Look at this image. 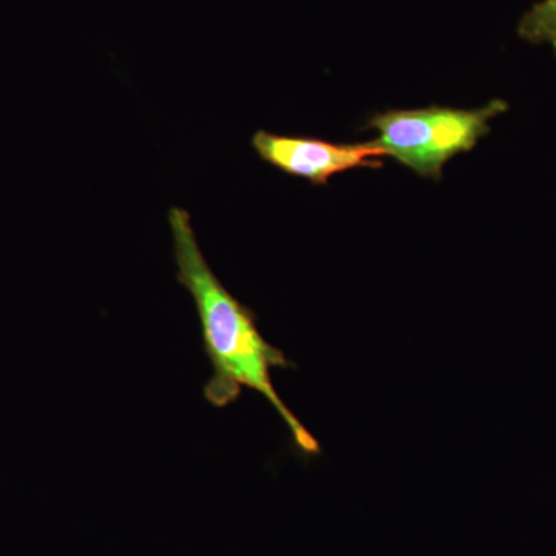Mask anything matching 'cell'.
Masks as SVG:
<instances>
[{
  "label": "cell",
  "mask_w": 556,
  "mask_h": 556,
  "mask_svg": "<svg viewBox=\"0 0 556 556\" xmlns=\"http://www.w3.org/2000/svg\"><path fill=\"white\" fill-rule=\"evenodd\" d=\"M177 281L195 305L203 350L212 367L204 399L215 408L239 401L243 388L257 391L281 417L295 452L303 457L320 455L321 447L308 428L289 409L274 387V369L295 368L283 351L270 345L258 328L257 314L241 303L208 266L188 211H169Z\"/></svg>",
  "instance_id": "1"
},
{
  "label": "cell",
  "mask_w": 556,
  "mask_h": 556,
  "mask_svg": "<svg viewBox=\"0 0 556 556\" xmlns=\"http://www.w3.org/2000/svg\"><path fill=\"white\" fill-rule=\"evenodd\" d=\"M508 104L493 100L481 109L388 110L368 119L365 129L378 131L376 142L402 166L424 178L438 179L445 164L471 152L490 134V121L503 115Z\"/></svg>",
  "instance_id": "2"
},
{
  "label": "cell",
  "mask_w": 556,
  "mask_h": 556,
  "mask_svg": "<svg viewBox=\"0 0 556 556\" xmlns=\"http://www.w3.org/2000/svg\"><path fill=\"white\" fill-rule=\"evenodd\" d=\"M252 149L258 159L289 177L305 179L313 186H327L336 175L351 169H379L386 150L378 142L339 144L325 139L255 131Z\"/></svg>",
  "instance_id": "3"
},
{
  "label": "cell",
  "mask_w": 556,
  "mask_h": 556,
  "mask_svg": "<svg viewBox=\"0 0 556 556\" xmlns=\"http://www.w3.org/2000/svg\"><path fill=\"white\" fill-rule=\"evenodd\" d=\"M518 35L533 46L547 43L556 56V0H541L527 11L519 21Z\"/></svg>",
  "instance_id": "4"
}]
</instances>
